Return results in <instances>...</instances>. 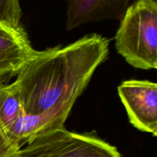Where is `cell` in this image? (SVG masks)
Returning a JSON list of instances; mask_svg holds the SVG:
<instances>
[{"mask_svg": "<svg viewBox=\"0 0 157 157\" xmlns=\"http://www.w3.org/2000/svg\"><path fill=\"white\" fill-rule=\"evenodd\" d=\"M118 94L130 123L137 130L157 135V85L147 80H129L118 87Z\"/></svg>", "mask_w": 157, "mask_h": 157, "instance_id": "obj_4", "label": "cell"}, {"mask_svg": "<svg viewBox=\"0 0 157 157\" xmlns=\"http://www.w3.org/2000/svg\"><path fill=\"white\" fill-rule=\"evenodd\" d=\"M19 149L0 131V157H18Z\"/></svg>", "mask_w": 157, "mask_h": 157, "instance_id": "obj_9", "label": "cell"}, {"mask_svg": "<svg viewBox=\"0 0 157 157\" xmlns=\"http://www.w3.org/2000/svg\"><path fill=\"white\" fill-rule=\"evenodd\" d=\"M130 0H66V29L72 30L87 22L121 20Z\"/></svg>", "mask_w": 157, "mask_h": 157, "instance_id": "obj_6", "label": "cell"}, {"mask_svg": "<svg viewBox=\"0 0 157 157\" xmlns=\"http://www.w3.org/2000/svg\"><path fill=\"white\" fill-rule=\"evenodd\" d=\"M24 29L0 23V84L17 76L35 55Z\"/></svg>", "mask_w": 157, "mask_h": 157, "instance_id": "obj_5", "label": "cell"}, {"mask_svg": "<svg viewBox=\"0 0 157 157\" xmlns=\"http://www.w3.org/2000/svg\"><path fill=\"white\" fill-rule=\"evenodd\" d=\"M115 36L118 53L136 68L157 67V2L136 0L128 6Z\"/></svg>", "mask_w": 157, "mask_h": 157, "instance_id": "obj_2", "label": "cell"}, {"mask_svg": "<svg viewBox=\"0 0 157 157\" xmlns=\"http://www.w3.org/2000/svg\"><path fill=\"white\" fill-rule=\"evenodd\" d=\"M18 157H121L115 147L94 136L58 129L35 138Z\"/></svg>", "mask_w": 157, "mask_h": 157, "instance_id": "obj_3", "label": "cell"}, {"mask_svg": "<svg viewBox=\"0 0 157 157\" xmlns=\"http://www.w3.org/2000/svg\"><path fill=\"white\" fill-rule=\"evenodd\" d=\"M21 9L19 0H0V23L20 29Z\"/></svg>", "mask_w": 157, "mask_h": 157, "instance_id": "obj_8", "label": "cell"}, {"mask_svg": "<svg viewBox=\"0 0 157 157\" xmlns=\"http://www.w3.org/2000/svg\"><path fill=\"white\" fill-rule=\"evenodd\" d=\"M23 113L22 106L12 84H0V131L7 136Z\"/></svg>", "mask_w": 157, "mask_h": 157, "instance_id": "obj_7", "label": "cell"}, {"mask_svg": "<svg viewBox=\"0 0 157 157\" xmlns=\"http://www.w3.org/2000/svg\"><path fill=\"white\" fill-rule=\"evenodd\" d=\"M109 42L92 34L65 47L37 51L12 83L24 113L6 137L21 148L44 133L64 128L76 100L107 57Z\"/></svg>", "mask_w": 157, "mask_h": 157, "instance_id": "obj_1", "label": "cell"}]
</instances>
